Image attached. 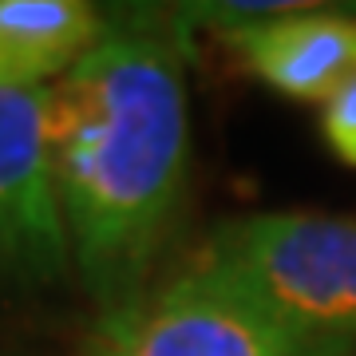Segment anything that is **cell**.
Wrapping results in <instances>:
<instances>
[{
    "mask_svg": "<svg viewBox=\"0 0 356 356\" xmlns=\"http://www.w3.org/2000/svg\"><path fill=\"white\" fill-rule=\"evenodd\" d=\"M163 16L182 44L191 28H214L254 79L277 95L325 103L356 72V8L325 4H178Z\"/></svg>",
    "mask_w": 356,
    "mask_h": 356,
    "instance_id": "obj_4",
    "label": "cell"
},
{
    "mask_svg": "<svg viewBox=\"0 0 356 356\" xmlns=\"http://www.w3.org/2000/svg\"><path fill=\"white\" fill-rule=\"evenodd\" d=\"M48 151L83 289L99 313L139 301L191 178L182 44L154 8L115 16L51 83Z\"/></svg>",
    "mask_w": 356,
    "mask_h": 356,
    "instance_id": "obj_1",
    "label": "cell"
},
{
    "mask_svg": "<svg viewBox=\"0 0 356 356\" xmlns=\"http://www.w3.org/2000/svg\"><path fill=\"white\" fill-rule=\"evenodd\" d=\"M111 28L88 0H0V88H51Z\"/></svg>",
    "mask_w": 356,
    "mask_h": 356,
    "instance_id": "obj_6",
    "label": "cell"
},
{
    "mask_svg": "<svg viewBox=\"0 0 356 356\" xmlns=\"http://www.w3.org/2000/svg\"><path fill=\"white\" fill-rule=\"evenodd\" d=\"M51 88H0V285L40 289L67 277L72 238L48 151Z\"/></svg>",
    "mask_w": 356,
    "mask_h": 356,
    "instance_id": "obj_5",
    "label": "cell"
},
{
    "mask_svg": "<svg viewBox=\"0 0 356 356\" xmlns=\"http://www.w3.org/2000/svg\"><path fill=\"white\" fill-rule=\"evenodd\" d=\"M79 356H356L313 341L222 273L194 261L139 301L99 313Z\"/></svg>",
    "mask_w": 356,
    "mask_h": 356,
    "instance_id": "obj_3",
    "label": "cell"
},
{
    "mask_svg": "<svg viewBox=\"0 0 356 356\" xmlns=\"http://www.w3.org/2000/svg\"><path fill=\"white\" fill-rule=\"evenodd\" d=\"M198 266L222 273L313 341L356 348V222L250 214L206 238Z\"/></svg>",
    "mask_w": 356,
    "mask_h": 356,
    "instance_id": "obj_2",
    "label": "cell"
},
{
    "mask_svg": "<svg viewBox=\"0 0 356 356\" xmlns=\"http://www.w3.org/2000/svg\"><path fill=\"white\" fill-rule=\"evenodd\" d=\"M321 135L341 163L356 166V72L321 103Z\"/></svg>",
    "mask_w": 356,
    "mask_h": 356,
    "instance_id": "obj_7",
    "label": "cell"
}]
</instances>
